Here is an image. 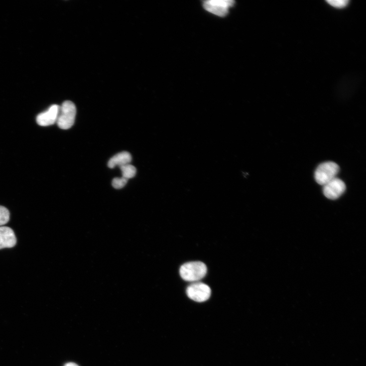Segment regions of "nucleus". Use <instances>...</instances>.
Instances as JSON below:
<instances>
[{
    "label": "nucleus",
    "mask_w": 366,
    "mask_h": 366,
    "mask_svg": "<svg viewBox=\"0 0 366 366\" xmlns=\"http://www.w3.org/2000/svg\"><path fill=\"white\" fill-rule=\"evenodd\" d=\"M119 168L121 171L122 177L128 180L134 178L136 175V168L131 164L120 167Z\"/></svg>",
    "instance_id": "obj_10"
},
{
    "label": "nucleus",
    "mask_w": 366,
    "mask_h": 366,
    "mask_svg": "<svg viewBox=\"0 0 366 366\" xmlns=\"http://www.w3.org/2000/svg\"><path fill=\"white\" fill-rule=\"evenodd\" d=\"M186 293L191 300L197 302H203L210 298L211 290L208 285L196 282L190 285L187 289Z\"/></svg>",
    "instance_id": "obj_4"
},
{
    "label": "nucleus",
    "mask_w": 366,
    "mask_h": 366,
    "mask_svg": "<svg viewBox=\"0 0 366 366\" xmlns=\"http://www.w3.org/2000/svg\"><path fill=\"white\" fill-rule=\"evenodd\" d=\"M323 186V193L324 196L332 200L339 198L346 190V185L344 182L337 178L334 179Z\"/></svg>",
    "instance_id": "obj_6"
},
{
    "label": "nucleus",
    "mask_w": 366,
    "mask_h": 366,
    "mask_svg": "<svg viewBox=\"0 0 366 366\" xmlns=\"http://www.w3.org/2000/svg\"><path fill=\"white\" fill-rule=\"evenodd\" d=\"M207 273V266L201 262H192L184 264L180 269V274L182 279L190 282L202 279L206 276Z\"/></svg>",
    "instance_id": "obj_1"
},
{
    "label": "nucleus",
    "mask_w": 366,
    "mask_h": 366,
    "mask_svg": "<svg viewBox=\"0 0 366 366\" xmlns=\"http://www.w3.org/2000/svg\"><path fill=\"white\" fill-rule=\"evenodd\" d=\"M76 114L75 104L70 101H64L60 107L57 124L59 128L67 130L74 125Z\"/></svg>",
    "instance_id": "obj_3"
},
{
    "label": "nucleus",
    "mask_w": 366,
    "mask_h": 366,
    "mask_svg": "<svg viewBox=\"0 0 366 366\" xmlns=\"http://www.w3.org/2000/svg\"><path fill=\"white\" fill-rule=\"evenodd\" d=\"M10 218V213L5 207L0 206V226L8 223Z\"/></svg>",
    "instance_id": "obj_11"
},
{
    "label": "nucleus",
    "mask_w": 366,
    "mask_h": 366,
    "mask_svg": "<svg viewBox=\"0 0 366 366\" xmlns=\"http://www.w3.org/2000/svg\"><path fill=\"white\" fill-rule=\"evenodd\" d=\"M327 3L335 8L340 9L346 8L349 4V1L347 0H328Z\"/></svg>",
    "instance_id": "obj_12"
},
{
    "label": "nucleus",
    "mask_w": 366,
    "mask_h": 366,
    "mask_svg": "<svg viewBox=\"0 0 366 366\" xmlns=\"http://www.w3.org/2000/svg\"><path fill=\"white\" fill-rule=\"evenodd\" d=\"M339 170L338 165L334 162L322 163L315 170V179L318 184L324 186L337 178Z\"/></svg>",
    "instance_id": "obj_2"
},
{
    "label": "nucleus",
    "mask_w": 366,
    "mask_h": 366,
    "mask_svg": "<svg viewBox=\"0 0 366 366\" xmlns=\"http://www.w3.org/2000/svg\"><path fill=\"white\" fill-rule=\"evenodd\" d=\"M17 238L13 230L9 227H0V250L14 248Z\"/></svg>",
    "instance_id": "obj_8"
},
{
    "label": "nucleus",
    "mask_w": 366,
    "mask_h": 366,
    "mask_svg": "<svg viewBox=\"0 0 366 366\" xmlns=\"http://www.w3.org/2000/svg\"><path fill=\"white\" fill-rule=\"evenodd\" d=\"M60 106L54 104L47 111L39 114L36 118L37 123L41 127H49L57 123Z\"/></svg>",
    "instance_id": "obj_7"
},
{
    "label": "nucleus",
    "mask_w": 366,
    "mask_h": 366,
    "mask_svg": "<svg viewBox=\"0 0 366 366\" xmlns=\"http://www.w3.org/2000/svg\"><path fill=\"white\" fill-rule=\"evenodd\" d=\"M132 160L131 154L128 152H122L113 156L108 162V167L113 169L130 164Z\"/></svg>",
    "instance_id": "obj_9"
},
{
    "label": "nucleus",
    "mask_w": 366,
    "mask_h": 366,
    "mask_svg": "<svg viewBox=\"0 0 366 366\" xmlns=\"http://www.w3.org/2000/svg\"><path fill=\"white\" fill-rule=\"evenodd\" d=\"M234 5L232 0H209L203 3V8L208 12L220 17L228 13L229 8Z\"/></svg>",
    "instance_id": "obj_5"
},
{
    "label": "nucleus",
    "mask_w": 366,
    "mask_h": 366,
    "mask_svg": "<svg viewBox=\"0 0 366 366\" xmlns=\"http://www.w3.org/2000/svg\"><path fill=\"white\" fill-rule=\"evenodd\" d=\"M128 180L122 177L121 178H115L112 181V185L113 188L119 189L124 188L127 185Z\"/></svg>",
    "instance_id": "obj_13"
},
{
    "label": "nucleus",
    "mask_w": 366,
    "mask_h": 366,
    "mask_svg": "<svg viewBox=\"0 0 366 366\" xmlns=\"http://www.w3.org/2000/svg\"><path fill=\"white\" fill-rule=\"evenodd\" d=\"M64 366H79L78 364L74 362H68L65 364Z\"/></svg>",
    "instance_id": "obj_14"
}]
</instances>
